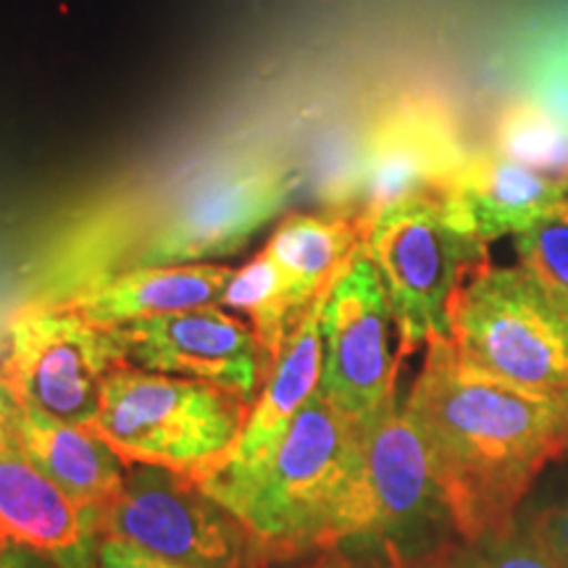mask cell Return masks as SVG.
<instances>
[{"label": "cell", "instance_id": "obj_8", "mask_svg": "<svg viewBox=\"0 0 568 568\" xmlns=\"http://www.w3.org/2000/svg\"><path fill=\"white\" fill-rule=\"evenodd\" d=\"M361 445L382 564L410 568L443 560L460 537L422 432L393 403L361 429Z\"/></svg>", "mask_w": 568, "mask_h": 568}, {"label": "cell", "instance_id": "obj_11", "mask_svg": "<svg viewBox=\"0 0 568 568\" xmlns=\"http://www.w3.org/2000/svg\"><path fill=\"white\" fill-rule=\"evenodd\" d=\"M11 395L0 408V542L30 548L67 568L98 548L88 516L21 450L9 422Z\"/></svg>", "mask_w": 568, "mask_h": 568}, {"label": "cell", "instance_id": "obj_26", "mask_svg": "<svg viewBox=\"0 0 568 568\" xmlns=\"http://www.w3.org/2000/svg\"><path fill=\"white\" fill-rule=\"evenodd\" d=\"M564 182H566V190H568V176H566V180H564Z\"/></svg>", "mask_w": 568, "mask_h": 568}, {"label": "cell", "instance_id": "obj_13", "mask_svg": "<svg viewBox=\"0 0 568 568\" xmlns=\"http://www.w3.org/2000/svg\"><path fill=\"white\" fill-rule=\"evenodd\" d=\"M234 268L222 264L140 266L84 282L61 297L98 326H124L153 316L222 305Z\"/></svg>", "mask_w": 568, "mask_h": 568}, {"label": "cell", "instance_id": "obj_14", "mask_svg": "<svg viewBox=\"0 0 568 568\" xmlns=\"http://www.w3.org/2000/svg\"><path fill=\"white\" fill-rule=\"evenodd\" d=\"M445 190L487 245L503 234L527 232L545 219L568 213L564 180L539 174L506 153L460 163Z\"/></svg>", "mask_w": 568, "mask_h": 568}, {"label": "cell", "instance_id": "obj_3", "mask_svg": "<svg viewBox=\"0 0 568 568\" xmlns=\"http://www.w3.org/2000/svg\"><path fill=\"white\" fill-rule=\"evenodd\" d=\"M251 406L184 376L122 364L105 376L101 406L84 429L126 466H161L195 477L230 453Z\"/></svg>", "mask_w": 568, "mask_h": 568}, {"label": "cell", "instance_id": "obj_23", "mask_svg": "<svg viewBox=\"0 0 568 568\" xmlns=\"http://www.w3.org/2000/svg\"><path fill=\"white\" fill-rule=\"evenodd\" d=\"M3 400H6V389L0 385V408H3Z\"/></svg>", "mask_w": 568, "mask_h": 568}, {"label": "cell", "instance_id": "obj_10", "mask_svg": "<svg viewBox=\"0 0 568 568\" xmlns=\"http://www.w3.org/2000/svg\"><path fill=\"white\" fill-rule=\"evenodd\" d=\"M116 329L130 366L205 382L247 406L258 400V385H264L258 339L251 324L222 305L142 318Z\"/></svg>", "mask_w": 568, "mask_h": 568}, {"label": "cell", "instance_id": "obj_19", "mask_svg": "<svg viewBox=\"0 0 568 568\" xmlns=\"http://www.w3.org/2000/svg\"><path fill=\"white\" fill-rule=\"evenodd\" d=\"M437 568H564L529 531L516 527L503 535L460 542Z\"/></svg>", "mask_w": 568, "mask_h": 568}, {"label": "cell", "instance_id": "obj_6", "mask_svg": "<svg viewBox=\"0 0 568 568\" xmlns=\"http://www.w3.org/2000/svg\"><path fill=\"white\" fill-rule=\"evenodd\" d=\"M293 174L266 161L211 169L161 209L124 255L126 268L216 264L272 222L293 193Z\"/></svg>", "mask_w": 568, "mask_h": 568}, {"label": "cell", "instance_id": "obj_16", "mask_svg": "<svg viewBox=\"0 0 568 568\" xmlns=\"http://www.w3.org/2000/svg\"><path fill=\"white\" fill-rule=\"evenodd\" d=\"M364 216L347 213H290L272 232L264 251L280 266L297 311H308L332 290L337 276L364 251Z\"/></svg>", "mask_w": 568, "mask_h": 568}, {"label": "cell", "instance_id": "obj_5", "mask_svg": "<svg viewBox=\"0 0 568 568\" xmlns=\"http://www.w3.org/2000/svg\"><path fill=\"white\" fill-rule=\"evenodd\" d=\"M460 361L531 393H568V326L521 268L485 266L450 314Z\"/></svg>", "mask_w": 568, "mask_h": 568}, {"label": "cell", "instance_id": "obj_2", "mask_svg": "<svg viewBox=\"0 0 568 568\" xmlns=\"http://www.w3.org/2000/svg\"><path fill=\"white\" fill-rule=\"evenodd\" d=\"M364 247L385 284L397 326V358L450 337L453 303L489 264L487 243L445 187L418 190L364 216Z\"/></svg>", "mask_w": 568, "mask_h": 568}, {"label": "cell", "instance_id": "obj_4", "mask_svg": "<svg viewBox=\"0 0 568 568\" xmlns=\"http://www.w3.org/2000/svg\"><path fill=\"white\" fill-rule=\"evenodd\" d=\"M122 364L116 326L92 324L61 297H45L13 314L0 347V385L21 406L88 426L105 376Z\"/></svg>", "mask_w": 568, "mask_h": 568}, {"label": "cell", "instance_id": "obj_25", "mask_svg": "<svg viewBox=\"0 0 568 568\" xmlns=\"http://www.w3.org/2000/svg\"><path fill=\"white\" fill-rule=\"evenodd\" d=\"M3 550H6V545L0 542V564H3Z\"/></svg>", "mask_w": 568, "mask_h": 568}, {"label": "cell", "instance_id": "obj_7", "mask_svg": "<svg viewBox=\"0 0 568 568\" xmlns=\"http://www.w3.org/2000/svg\"><path fill=\"white\" fill-rule=\"evenodd\" d=\"M113 537L187 568H264L258 545L193 479L161 466H126L122 493L95 518Z\"/></svg>", "mask_w": 568, "mask_h": 568}, {"label": "cell", "instance_id": "obj_1", "mask_svg": "<svg viewBox=\"0 0 568 568\" xmlns=\"http://www.w3.org/2000/svg\"><path fill=\"white\" fill-rule=\"evenodd\" d=\"M429 447L460 542L516 527V508L545 464L568 447V393H531L460 361L435 337L406 400Z\"/></svg>", "mask_w": 568, "mask_h": 568}, {"label": "cell", "instance_id": "obj_22", "mask_svg": "<svg viewBox=\"0 0 568 568\" xmlns=\"http://www.w3.org/2000/svg\"><path fill=\"white\" fill-rule=\"evenodd\" d=\"M0 568H59L51 558L40 556L30 548H19V545H9L3 550V564Z\"/></svg>", "mask_w": 568, "mask_h": 568}, {"label": "cell", "instance_id": "obj_9", "mask_svg": "<svg viewBox=\"0 0 568 568\" xmlns=\"http://www.w3.org/2000/svg\"><path fill=\"white\" fill-rule=\"evenodd\" d=\"M393 305L364 247L326 295L318 379V395L358 432L395 403L400 358L393 353Z\"/></svg>", "mask_w": 568, "mask_h": 568}, {"label": "cell", "instance_id": "obj_24", "mask_svg": "<svg viewBox=\"0 0 568 568\" xmlns=\"http://www.w3.org/2000/svg\"><path fill=\"white\" fill-rule=\"evenodd\" d=\"M439 564V560H437ZM437 564H424V566H410V568H437Z\"/></svg>", "mask_w": 568, "mask_h": 568}, {"label": "cell", "instance_id": "obj_21", "mask_svg": "<svg viewBox=\"0 0 568 568\" xmlns=\"http://www.w3.org/2000/svg\"><path fill=\"white\" fill-rule=\"evenodd\" d=\"M98 568H187L155 556L151 550H142L138 545L124 539L103 537L98 539Z\"/></svg>", "mask_w": 568, "mask_h": 568}, {"label": "cell", "instance_id": "obj_12", "mask_svg": "<svg viewBox=\"0 0 568 568\" xmlns=\"http://www.w3.org/2000/svg\"><path fill=\"white\" fill-rule=\"evenodd\" d=\"M11 432L34 466L88 516L92 531L95 518L122 493L126 464L101 437L84 426L59 422L11 397Z\"/></svg>", "mask_w": 568, "mask_h": 568}, {"label": "cell", "instance_id": "obj_20", "mask_svg": "<svg viewBox=\"0 0 568 568\" xmlns=\"http://www.w3.org/2000/svg\"><path fill=\"white\" fill-rule=\"evenodd\" d=\"M527 531L560 566L568 568V497L560 500L558 506L539 510L529 521Z\"/></svg>", "mask_w": 568, "mask_h": 568}, {"label": "cell", "instance_id": "obj_15", "mask_svg": "<svg viewBox=\"0 0 568 568\" xmlns=\"http://www.w3.org/2000/svg\"><path fill=\"white\" fill-rule=\"evenodd\" d=\"M326 295L311 305L308 314L303 316V322L290 335L272 376H268L264 389H261L258 400L251 406V414L245 418L237 443L211 468H205V471L190 479L232 477V474L247 471V468L261 464L274 450V445L287 432L290 422L303 408V403L318 389L324 361L322 314Z\"/></svg>", "mask_w": 568, "mask_h": 568}, {"label": "cell", "instance_id": "obj_17", "mask_svg": "<svg viewBox=\"0 0 568 568\" xmlns=\"http://www.w3.org/2000/svg\"><path fill=\"white\" fill-rule=\"evenodd\" d=\"M222 308L240 311V314L247 316V324H251L261 347L266 385L290 335L308 311L305 314L297 311L280 266L274 264L266 251L253 255L243 268H234L232 280L226 284Z\"/></svg>", "mask_w": 568, "mask_h": 568}, {"label": "cell", "instance_id": "obj_18", "mask_svg": "<svg viewBox=\"0 0 568 568\" xmlns=\"http://www.w3.org/2000/svg\"><path fill=\"white\" fill-rule=\"evenodd\" d=\"M518 268L568 326V213L516 234Z\"/></svg>", "mask_w": 568, "mask_h": 568}]
</instances>
